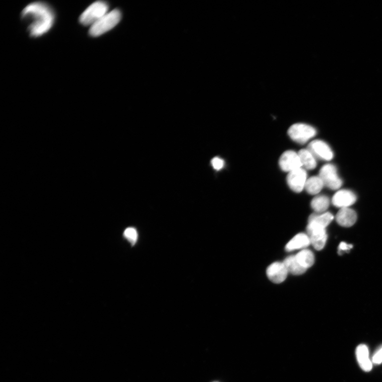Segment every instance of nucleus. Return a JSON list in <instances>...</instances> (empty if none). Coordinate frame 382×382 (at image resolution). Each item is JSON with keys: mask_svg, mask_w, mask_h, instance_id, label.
<instances>
[{"mask_svg": "<svg viewBox=\"0 0 382 382\" xmlns=\"http://www.w3.org/2000/svg\"><path fill=\"white\" fill-rule=\"evenodd\" d=\"M22 17L29 22L28 31L32 37L46 34L52 27L55 20L51 7L43 2L28 4L22 11Z\"/></svg>", "mask_w": 382, "mask_h": 382, "instance_id": "obj_1", "label": "nucleus"}, {"mask_svg": "<svg viewBox=\"0 0 382 382\" xmlns=\"http://www.w3.org/2000/svg\"><path fill=\"white\" fill-rule=\"evenodd\" d=\"M121 19V13L118 9L108 12L91 27L89 31V35L95 37L103 35L115 28Z\"/></svg>", "mask_w": 382, "mask_h": 382, "instance_id": "obj_2", "label": "nucleus"}, {"mask_svg": "<svg viewBox=\"0 0 382 382\" xmlns=\"http://www.w3.org/2000/svg\"><path fill=\"white\" fill-rule=\"evenodd\" d=\"M109 5L104 1H97L89 6L79 18L83 25L91 27L108 13Z\"/></svg>", "mask_w": 382, "mask_h": 382, "instance_id": "obj_3", "label": "nucleus"}, {"mask_svg": "<svg viewBox=\"0 0 382 382\" xmlns=\"http://www.w3.org/2000/svg\"><path fill=\"white\" fill-rule=\"evenodd\" d=\"M288 133L292 140L300 144H304L316 135V131L310 126L297 124L290 127Z\"/></svg>", "mask_w": 382, "mask_h": 382, "instance_id": "obj_4", "label": "nucleus"}, {"mask_svg": "<svg viewBox=\"0 0 382 382\" xmlns=\"http://www.w3.org/2000/svg\"><path fill=\"white\" fill-rule=\"evenodd\" d=\"M319 176L321 178L324 186L331 190H338L343 184L336 167L332 164L323 166L320 170Z\"/></svg>", "mask_w": 382, "mask_h": 382, "instance_id": "obj_5", "label": "nucleus"}, {"mask_svg": "<svg viewBox=\"0 0 382 382\" xmlns=\"http://www.w3.org/2000/svg\"><path fill=\"white\" fill-rule=\"evenodd\" d=\"M307 231L310 239L311 244L313 247L318 251L322 250L326 246L327 241L326 229L314 224L308 223Z\"/></svg>", "mask_w": 382, "mask_h": 382, "instance_id": "obj_6", "label": "nucleus"}, {"mask_svg": "<svg viewBox=\"0 0 382 382\" xmlns=\"http://www.w3.org/2000/svg\"><path fill=\"white\" fill-rule=\"evenodd\" d=\"M307 180V173L303 168L289 172L287 177V182L289 188L296 193L301 192L303 190Z\"/></svg>", "mask_w": 382, "mask_h": 382, "instance_id": "obj_7", "label": "nucleus"}, {"mask_svg": "<svg viewBox=\"0 0 382 382\" xmlns=\"http://www.w3.org/2000/svg\"><path fill=\"white\" fill-rule=\"evenodd\" d=\"M279 163L283 171L289 173L302 167L298 153L292 150L283 152L280 158Z\"/></svg>", "mask_w": 382, "mask_h": 382, "instance_id": "obj_8", "label": "nucleus"}, {"mask_svg": "<svg viewBox=\"0 0 382 382\" xmlns=\"http://www.w3.org/2000/svg\"><path fill=\"white\" fill-rule=\"evenodd\" d=\"M307 149L315 157L325 161H330L333 158V152L326 142L319 140L313 141L308 146Z\"/></svg>", "mask_w": 382, "mask_h": 382, "instance_id": "obj_9", "label": "nucleus"}, {"mask_svg": "<svg viewBox=\"0 0 382 382\" xmlns=\"http://www.w3.org/2000/svg\"><path fill=\"white\" fill-rule=\"evenodd\" d=\"M357 200L355 194L348 190L338 191L333 197L332 202L338 208H349L355 204Z\"/></svg>", "mask_w": 382, "mask_h": 382, "instance_id": "obj_10", "label": "nucleus"}, {"mask_svg": "<svg viewBox=\"0 0 382 382\" xmlns=\"http://www.w3.org/2000/svg\"><path fill=\"white\" fill-rule=\"evenodd\" d=\"M288 271L283 263L274 262L267 267V277L275 283H280L286 280Z\"/></svg>", "mask_w": 382, "mask_h": 382, "instance_id": "obj_11", "label": "nucleus"}, {"mask_svg": "<svg viewBox=\"0 0 382 382\" xmlns=\"http://www.w3.org/2000/svg\"><path fill=\"white\" fill-rule=\"evenodd\" d=\"M356 357L361 369L369 372L372 369L373 363L369 357V348L367 345L362 344L356 349Z\"/></svg>", "mask_w": 382, "mask_h": 382, "instance_id": "obj_12", "label": "nucleus"}, {"mask_svg": "<svg viewBox=\"0 0 382 382\" xmlns=\"http://www.w3.org/2000/svg\"><path fill=\"white\" fill-rule=\"evenodd\" d=\"M357 218L355 211L349 208L340 209L336 216V221L339 225L345 227L353 226Z\"/></svg>", "mask_w": 382, "mask_h": 382, "instance_id": "obj_13", "label": "nucleus"}, {"mask_svg": "<svg viewBox=\"0 0 382 382\" xmlns=\"http://www.w3.org/2000/svg\"><path fill=\"white\" fill-rule=\"evenodd\" d=\"M311 245L310 237L304 233H300L292 238L286 246V251L290 252L304 249Z\"/></svg>", "mask_w": 382, "mask_h": 382, "instance_id": "obj_14", "label": "nucleus"}, {"mask_svg": "<svg viewBox=\"0 0 382 382\" xmlns=\"http://www.w3.org/2000/svg\"><path fill=\"white\" fill-rule=\"evenodd\" d=\"M283 263L288 272L294 275L302 274L307 270L298 263L295 256H288L284 259Z\"/></svg>", "mask_w": 382, "mask_h": 382, "instance_id": "obj_15", "label": "nucleus"}, {"mask_svg": "<svg viewBox=\"0 0 382 382\" xmlns=\"http://www.w3.org/2000/svg\"><path fill=\"white\" fill-rule=\"evenodd\" d=\"M334 217L330 213L314 214L309 217L308 223H312L326 229L332 222Z\"/></svg>", "mask_w": 382, "mask_h": 382, "instance_id": "obj_16", "label": "nucleus"}, {"mask_svg": "<svg viewBox=\"0 0 382 382\" xmlns=\"http://www.w3.org/2000/svg\"><path fill=\"white\" fill-rule=\"evenodd\" d=\"M295 257L298 263L306 269L311 267L314 263V255L310 250L304 249L300 251Z\"/></svg>", "mask_w": 382, "mask_h": 382, "instance_id": "obj_17", "label": "nucleus"}, {"mask_svg": "<svg viewBox=\"0 0 382 382\" xmlns=\"http://www.w3.org/2000/svg\"><path fill=\"white\" fill-rule=\"evenodd\" d=\"M298 153L302 167H304V169L312 170L316 167L317 163L315 157L307 149H302Z\"/></svg>", "mask_w": 382, "mask_h": 382, "instance_id": "obj_18", "label": "nucleus"}, {"mask_svg": "<svg viewBox=\"0 0 382 382\" xmlns=\"http://www.w3.org/2000/svg\"><path fill=\"white\" fill-rule=\"evenodd\" d=\"M324 186V183L319 176H313L307 179L305 189L309 194L316 195L320 192Z\"/></svg>", "mask_w": 382, "mask_h": 382, "instance_id": "obj_19", "label": "nucleus"}, {"mask_svg": "<svg viewBox=\"0 0 382 382\" xmlns=\"http://www.w3.org/2000/svg\"><path fill=\"white\" fill-rule=\"evenodd\" d=\"M330 205L329 198L325 196L315 197L311 202V207L317 214L326 212Z\"/></svg>", "mask_w": 382, "mask_h": 382, "instance_id": "obj_20", "label": "nucleus"}, {"mask_svg": "<svg viewBox=\"0 0 382 382\" xmlns=\"http://www.w3.org/2000/svg\"><path fill=\"white\" fill-rule=\"evenodd\" d=\"M124 235L132 246L135 245L138 238V234L135 229L132 228V227L127 228L125 231Z\"/></svg>", "mask_w": 382, "mask_h": 382, "instance_id": "obj_21", "label": "nucleus"}, {"mask_svg": "<svg viewBox=\"0 0 382 382\" xmlns=\"http://www.w3.org/2000/svg\"><path fill=\"white\" fill-rule=\"evenodd\" d=\"M372 363L376 365L382 363V347L378 349L372 357Z\"/></svg>", "mask_w": 382, "mask_h": 382, "instance_id": "obj_22", "label": "nucleus"}, {"mask_svg": "<svg viewBox=\"0 0 382 382\" xmlns=\"http://www.w3.org/2000/svg\"><path fill=\"white\" fill-rule=\"evenodd\" d=\"M211 164L215 169L218 170L223 168L224 166V161L220 158L215 157L211 161Z\"/></svg>", "mask_w": 382, "mask_h": 382, "instance_id": "obj_23", "label": "nucleus"}, {"mask_svg": "<svg viewBox=\"0 0 382 382\" xmlns=\"http://www.w3.org/2000/svg\"><path fill=\"white\" fill-rule=\"evenodd\" d=\"M353 248V246L351 245H348V244L345 242L341 243L338 248L339 254L342 255L345 253H347V252Z\"/></svg>", "mask_w": 382, "mask_h": 382, "instance_id": "obj_24", "label": "nucleus"}]
</instances>
